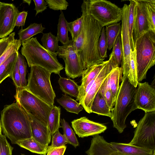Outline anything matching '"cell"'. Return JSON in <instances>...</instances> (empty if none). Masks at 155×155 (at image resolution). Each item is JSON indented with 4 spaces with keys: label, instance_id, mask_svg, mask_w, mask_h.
Wrapping results in <instances>:
<instances>
[{
    "label": "cell",
    "instance_id": "44",
    "mask_svg": "<svg viewBox=\"0 0 155 155\" xmlns=\"http://www.w3.org/2000/svg\"><path fill=\"white\" fill-rule=\"evenodd\" d=\"M15 32L10 34L8 36L0 39V57L6 50L9 45L15 39Z\"/></svg>",
    "mask_w": 155,
    "mask_h": 155
},
{
    "label": "cell",
    "instance_id": "22",
    "mask_svg": "<svg viewBox=\"0 0 155 155\" xmlns=\"http://www.w3.org/2000/svg\"><path fill=\"white\" fill-rule=\"evenodd\" d=\"M91 110V113L110 118L111 117V111L102 95L98 92L93 99Z\"/></svg>",
    "mask_w": 155,
    "mask_h": 155
},
{
    "label": "cell",
    "instance_id": "12",
    "mask_svg": "<svg viewBox=\"0 0 155 155\" xmlns=\"http://www.w3.org/2000/svg\"><path fill=\"white\" fill-rule=\"evenodd\" d=\"M122 9L121 28L120 34L123 54L121 67L123 76L127 77L128 72L129 57L131 50L128 25V5L124 4Z\"/></svg>",
    "mask_w": 155,
    "mask_h": 155
},
{
    "label": "cell",
    "instance_id": "40",
    "mask_svg": "<svg viewBox=\"0 0 155 155\" xmlns=\"http://www.w3.org/2000/svg\"><path fill=\"white\" fill-rule=\"evenodd\" d=\"M98 48L100 57L104 60L107 57V49L105 27L102 28L98 42Z\"/></svg>",
    "mask_w": 155,
    "mask_h": 155
},
{
    "label": "cell",
    "instance_id": "15",
    "mask_svg": "<svg viewBox=\"0 0 155 155\" xmlns=\"http://www.w3.org/2000/svg\"><path fill=\"white\" fill-rule=\"evenodd\" d=\"M72 127L79 137L93 136L104 132L107 129L105 125L83 117L71 122Z\"/></svg>",
    "mask_w": 155,
    "mask_h": 155
},
{
    "label": "cell",
    "instance_id": "37",
    "mask_svg": "<svg viewBox=\"0 0 155 155\" xmlns=\"http://www.w3.org/2000/svg\"><path fill=\"white\" fill-rule=\"evenodd\" d=\"M120 34L118 36L116 40L111 53L113 55L114 60L117 67H119L120 65L121 64L123 54Z\"/></svg>",
    "mask_w": 155,
    "mask_h": 155
},
{
    "label": "cell",
    "instance_id": "33",
    "mask_svg": "<svg viewBox=\"0 0 155 155\" xmlns=\"http://www.w3.org/2000/svg\"><path fill=\"white\" fill-rule=\"evenodd\" d=\"M60 123L63 129V134L67 140L68 143L76 148L79 145V143L72 129L64 119H61Z\"/></svg>",
    "mask_w": 155,
    "mask_h": 155
},
{
    "label": "cell",
    "instance_id": "43",
    "mask_svg": "<svg viewBox=\"0 0 155 155\" xmlns=\"http://www.w3.org/2000/svg\"><path fill=\"white\" fill-rule=\"evenodd\" d=\"M13 149L7 141L6 137L0 134V155H12Z\"/></svg>",
    "mask_w": 155,
    "mask_h": 155
},
{
    "label": "cell",
    "instance_id": "19",
    "mask_svg": "<svg viewBox=\"0 0 155 155\" xmlns=\"http://www.w3.org/2000/svg\"><path fill=\"white\" fill-rule=\"evenodd\" d=\"M108 61L93 65L84 70L82 75L81 84L79 86V94L76 101L81 102L84 96V91L87 86L98 74L101 71L107 63Z\"/></svg>",
    "mask_w": 155,
    "mask_h": 155
},
{
    "label": "cell",
    "instance_id": "47",
    "mask_svg": "<svg viewBox=\"0 0 155 155\" xmlns=\"http://www.w3.org/2000/svg\"><path fill=\"white\" fill-rule=\"evenodd\" d=\"M27 15V12L23 11L19 12L16 18L15 27L24 26Z\"/></svg>",
    "mask_w": 155,
    "mask_h": 155
},
{
    "label": "cell",
    "instance_id": "8",
    "mask_svg": "<svg viewBox=\"0 0 155 155\" xmlns=\"http://www.w3.org/2000/svg\"><path fill=\"white\" fill-rule=\"evenodd\" d=\"M89 13L102 27L120 22L122 9L115 4L105 0H84Z\"/></svg>",
    "mask_w": 155,
    "mask_h": 155
},
{
    "label": "cell",
    "instance_id": "13",
    "mask_svg": "<svg viewBox=\"0 0 155 155\" xmlns=\"http://www.w3.org/2000/svg\"><path fill=\"white\" fill-rule=\"evenodd\" d=\"M135 95V103L137 109L145 113L155 111L154 87L147 82H138Z\"/></svg>",
    "mask_w": 155,
    "mask_h": 155
},
{
    "label": "cell",
    "instance_id": "27",
    "mask_svg": "<svg viewBox=\"0 0 155 155\" xmlns=\"http://www.w3.org/2000/svg\"><path fill=\"white\" fill-rule=\"evenodd\" d=\"M68 22L66 19L64 13L62 12L59 15L57 26V37L63 45L68 44L70 41L68 37Z\"/></svg>",
    "mask_w": 155,
    "mask_h": 155
},
{
    "label": "cell",
    "instance_id": "7",
    "mask_svg": "<svg viewBox=\"0 0 155 155\" xmlns=\"http://www.w3.org/2000/svg\"><path fill=\"white\" fill-rule=\"evenodd\" d=\"M15 97L17 102L26 111L47 127L48 117L52 106L25 88L16 89Z\"/></svg>",
    "mask_w": 155,
    "mask_h": 155
},
{
    "label": "cell",
    "instance_id": "36",
    "mask_svg": "<svg viewBox=\"0 0 155 155\" xmlns=\"http://www.w3.org/2000/svg\"><path fill=\"white\" fill-rule=\"evenodd\" d=\"M129 16L128 25L129 37L131 49L133 51L134 50V45L132 37V31L134 25V10L135 2L134 0H129Z\"/></svg>",
    "mask_w": 155,
    "mask_h": 155
},
{
    "label": "cell",
    "instance_id": "9",
    "mask_svg": "<svg viewBox=\"0 0 155 155\" xmlns=\"http://www.w3.org/2000/svg\"><path fill=\"white\" fill-rule=\"evenodd\" d=\"M129 144L155 150V111L145 113L139 121Z\"/></svg>",
    "mask_w": 155,
    "mask_h": 155
},
{
    "label": "cell",
    "instance_id": "21",
    "mask_svg": "<svg viewBox=\"0 0 155 155\" xmlns=\"http://www.w3.org/2000/svg\"><path fill=\"white\" fill-rule=\"evenodd\" d=\"M110 143L123 155H152L155 151L129 143Z\"/></svg>",
    "mask_w": 155,
    "mask_h": 155
},
{
    "label": "cell",
    "instance_id": "29",
    "mask_svg": "<svg viewBox=\"0 0 155 155\" xmlns=\"http://www.w3.org/2000/svg\"><path fill=\"white\" fill-rule=\"evenodd\" d=\"M61 109L59 107L54 106L52 107L48 117L47 127L51 135L61 127L60 125Z\"/></svg>",
    "mask_w": 155,
    "mask_h": 155
},
{
    "label": "cell",
    "instance_id": "50",
    "mask_svg": "<svg viewBox=\"0 0 155 155\" xmlns=\"http://www.w3.org/2000/svg\"><path fill=\"white\" fill-rule=\"evenodd\" d=\"M2 129L0 121V134H2Z\"/></svg>",
    "mask_w": 155,
    "mask_h": 155
},
{
    "label": "cell",
    "instance_id": "30",
    "mask_svg": "<svg viewBox=\"0 0 155 155\" xmlns=\"http://www.w3.org/2000/svg\"><path fill=\"white\" fill-rule=\"evenodd\" d=\"M107 49L112 48L118 36L120 34L121 23H118L105 27Z\"/></svg>",
    "mask_w": 155,
    "mask_h": 155
},
{
    "label": "cell",
    "instance_id": "17",
    "mask_svg": "<svg viewBox=\"0 0 155 155\" xmlns=\"http://www.w3.org/2000/svg\"><path fill=\"white\" fill-rule=\"evenodd\" d=\"M87 155H123L99 134L93 136Z\"/></svg>",
    "mask_w": 155,
    "mask_h": 155
},
{
    "label": "cell",
    "instance_id": "48",
    "mask_svg": "<svg viewBox=\"0 0 155 155\" xmlns=\"http://www.w3.org/2000/svg\"><path fill=\"white\" fill-rule=\"evenodd\" d=\"M66 147L65 145L52 148L48 151L47 155H64Z\"/></svg>",
    "mask_w": 155,
    "mask_h": 155
},
{
    "label": "cell",
    "instance_id": "32",
    "mask_svg": "<svg viewBox=\"0 0 155 155\" xmlns=\"http://www.w3.org/2000/svg\"><path fill=\"white\" fill-rule=\"evenodd\" d=\"M146 15L150 30L155 32V0H144Z\"/></svg>",
    "mask_w": 155,
    "mask_h": 155
},
{
    "label": "cell",
    "instance_id": "6",
    "mask_svg": "<svg viewBox=\"0 0 155 155\" xmlns=\"http://www.w3.org/2000/svg\"><path fill=\"white\" fill-rule=\"evenodd\" d=\"M28 83L25 88L53 107L56 95L50 81L51 73L37 66L31 67Z\"/></svg>",
    "mask_w": 155,
    "mask_h": 155
},
{
    "label": "cell",
    "instance_id": "1",
    "mask_svg": "<svg viewBox=\"0 0 155 155\" xmlns=\"http://www.w3.org/2000/svg\"><path fill=\"white\" fill-rule=\"evenodd\" d=\"M83 26L81 33L73 42L75 48L84 70L90 66L102 63L98 42L102 27L88 12L84 0L81 5Z\"/></svg>",
    "mask_w": 155,
    "mask_h": 155
},
{
    "label": "cell",
    "instance_id": "38",
    "mask_svg": "<svg viewBox=\"0 0 155 155\" xmlns=\"http://www.w3.org/2000/svg\"><path fill=\"white\" fill-rule=\"evenodd\" d=\"M21 43L19 39H15L10 44L6 50L0 57V65L11 55L14 53L18 52Z\"/></svg>",
    "mask_w": 155,
    "mask_h": 155
},
{
    "label": "cell",
    "instance_id": "31",
    "mask_svg": "<svg viewBox=\"0 0 155 155\" xmlns=\"http://www.w3.org/2000/svg\"><path fill=\"white\" fill-rule=\"evenodd\" d=\"M41 40L42 46L46 50L54 53L58 51L59 40L51 32L43 33Z\"/></svg>",
    "mask_w": 155,
    "mask_h": 155
},
{
    "label": "cell",
    "instance_id": "41",
    "mask_svg": "<svg viewBox=\"0 0 155 155\" xmlns=\"http://www.w3.org/2000/svg\"><path fill=\"white\" fill-rule=\"evenodd\" d=\"M98 92L101 94L111 111L114 107L116 100L111 91L107 88L100 87Z\"/></svg>",
    "mask_w": 155,
    "mask_h": 155
},
{
    "label": "cell",
    "instance_id": "10",
    "mask_svg": "<svg viewBox=\"0 0 155 155\" xmlns=\"http://www.w3.org/2000/svg\"><path fill=\"white\" fill-rule=\"evenodd\" d=\"M59 58L65 62V71L68 77L74 79L82 75L84 69L76 51L73 42L59 46L56 52Z\"/></svg>",
    "mask_w": 155,
    "mask_h": 155
},
{
    "label": "cell",
    "instance_id": "2",
    "mask_svg": "<svg viewBox=\"0 0 155 155\" xmlns=\"http://www.w3.org/2000/svg\"><path fill=\"white\" fill-rule=\"evenodd\" d=\"M0 121L5 136L12 144L32 137L29 115L16 102L4 107Z\"/></svg>",
    "mask_w": 155,
    "mask_h": 155
},
{
    "label": "cell",
    "instance_id": "18",
    "mask_svg": "<svg viewBox=\"0 0 155 155\" xmlns=\"http://www.w3.org/2000/svg\"><path fill=\"white\" fill-rule=\"evenodd\" d=\"M28 114L30 120L32 137L41 144L48 146L52 135L47 127L32 115Z\"/></svg>",
    "mask_w": 155,
    "mask_h": 155
},
{
    "label": "cell",
    "instance_id": "45",
    "mask_svg": "<svg viewBox=\"0 0 155 155\" xmlns=\"http://www.w3.org/2000/svg\"><path fill=\"white\" fill-rule=\"evenodd\" d=\"M10 77L12 79L16 89L22 88L21 77L18 70L17 59Z\"/></svg>",
    "mask_w": 155,
    "mask_h": 155
},
{
    "label": "cell",
    "instance_id": "51",
    "mask_svg": "<svg viewBox=\"0 0 155 155\" xmlns=\"http://www.w3.org/2000/svg\"><path fill=\"white\" fill-rule=\"evenodd\" d=\"M21 155H25V154H22H22L21 153Z\"/></svg>",
    "mask_w": 155,
    "mask_h": 155
},
{
    "label": "cell",
    "instance_id": "25",
    "mask_svg": "<svg viewBox=\"0 0 155 155\" xmlns=\"http://www.w3.org/2000/svg\"><path fill=\"white\" fill-rule=\"evenodd\" d=\"M57 102L69 112L78 114L83 109L82 106L77 101L67 94L62 95L56 99Z\"/></svg>",
    "mask_w": 155,
    "mask_h": 155
},
{
    "label": "cell",
    "instance_id": "39",
    "mask_svg": "<svg viewBox=\"0 0 155 155\" xmlns=\"http://www.w3.org/2000/svg\"><path fill=\"white\" fill-rule=\"evenodd\" d=\"M51 144L48 147V151L52 148L65 146L68 143L67 140L63 134H62L59 130L57 131L52 135Z\"/></svg>",
    "mask_w": 155,
    "mask_h": 155
},
{
    "label": "cell",
    "instance_id": "5",
    "mask_svg": "<svg viewBox=\"0 0 155 155\" xmlns=\"http://www.w3.org/2000/svg\"><path fill=\"white\" fill-rule=\"evenodd\" d=\"M134 49L137 80L140 82L146 78L148 71L155 64V32H147L136 41Z\"/></svg>",
    "mask_w": 155,
    "mask_h": 155
},
{
    "label": "cell",
    "instance_id": "46",
    "mask_svg": "<svg viewBox=\"0 0 155 155\" xmlns=\"http://www.w3.org/2000/svg\"><path fill=\"white\" fill-rule=\"evenodd\" d=\"M35 7L34 10L36 11L35 16L38 13H42L47 9L48 6L47 2L44 0H33Z\"/></svg>",
    "mask_w": 155,
    "mask_h": 155
},
{
    "label": "cell",
    "instance_id": "4",
    "mask_svg": "<svg viewBox=\"0 0 155 155\" xmlns=\"http://www.w3.org/2000/svg\"><path fill=\"white\" fill-rule=\"evenodd\" d=\"M136 90V87L126 77L123 76L114 107L111 110L110 118L113 127L120 133H122L127 127L125 122L127 117L132 111L137 109L134 100Z\"/></svg>",
    "mask_w": 155,
    "mask_h": 155
},
{
    "label": "cell",
    "instance_id": "16",
    "mask_svg": "<svg viewBox=\"0 0 155 155\" xmlns=\"http://www.w3.org/2000/svg\"><path fill=\"white\" fill-rule=\"evenodd\" d=\"M134 1L135 6L132 37L135 47L136 41L150 30L146 15L144 0H134Z\"/></svg>",
    "mask_w": 155,
    "mask_h": 155
},
{
    "label": "cell",
    "instance_id": "14",
    "mask_svg": "<svg viewBox=\"0 0 155 155\" xmlns=\"http://www.w3.org/2000/svg\"><path fill=\"white\" fill-rule=\"evenodd\" d=\"M19 12L14 4L0 1V38L6 37L13 31Z\"/></svg>",
    "mask_w": 155,
    "mask_h": 155
},
{
    "label": "cell",
    "instance_id": "28",
    "mask_svg": "<svg viewBox=\"0 0 155 155\" xmlns=\"http://www.w3.org/2000/svg\"><path fill=\"white\" fill-rule=\"evenodd\" d=\"M45 28L41 23H31L27 28L24 29L22 28L19 31L18 33L19 39L22 43L36 35L43 33Z\"/></svg>",
    "mask_w": 155,
    "mask_h": 155
},
{
    "label": "cell",
    "instance_id": "34",
    "mask_svg": "<svg viewBox=\"0 0 155 155\" xmlns=\"http://www.w3.org/2000/svg\"><path fill=\"white\" fill-rule=\"evenodd\" d=\"M83 16L81 17L75 21L68 22L69 31L70 33L72 38L71 40L74 42L80 34L83 26Z\"/></svg>",
    "mask_w": 155,
    "mask_h": 155
},
{
    "label": "cell",
    "instance_id": "24",
    "mask_svg": "<svg viewBox=\"0 0 155 155\" xmlns=\"http://www.w3.org/2000/svg\"><path fill=\"white\" fill-rule=\"evenodd\" d=\"M58 83L61 91L65 94L75 97L77 99L79 94V86L74 81L60 77Z\"/></svg>",
    "mask_w": 155,
    "mask_h": 155
},
{
    "label": "cell",
    "instance_id": "20",
    "mask_svg": "<svg viewBox=\"0 0 155 155\" xmlns=\"http://www.w3.org/2000/svg\"><path fill=\"white\" fill-rule=\"evenodd\" d=\"M122 74L121 67L113 69L101 87L110 89L115 100L120 87V83L122 81Z\"/></svg>",
    "mask_w": 155,
    "mask_h": 155
},
{
    "label": "cell",
    "instance_id": "23",
    "mask_svg": "<svg viewBox=\"0 0 155 155\" xmlns=\"http://www.w3.org/2000/svg\"><path fill=\"white\" fill-rule=\"evenodd\" d=\"M16 144L33 153L46 155L48 152V146L41 144L32 137L18 141Z\"/></svg>",
    "mask_w": 155,
    "mask_h": 155
},
{
    "label": "cell",
    "instance_id": "42",
    "mask_svg": "<svg viewBox=\"0 0 155 155\" xmlns=\"http://www.w3.org/2000/svg\"><path fill=\"white\" fill-rule=\"evenodd\" d=\"M49 8L54 10H65L68 3L65 0H45Z\"/></svg>",
    "mask_w": 155,
    "mask_h": 155
},
{
    "label": "cell",
    "instance_id": "3",
    "mask_svg": "<svg viewBox=\"0 0 155 155\" xmlns=\"http://www.w3.org/2000/svg\"><path fill=\"white\" fill-rule=\"evenodd\" d=\"M21 52L25 58L29 67L37 66L51 72L60 74L64 68L57 58L56 52L44 48L36 37H32L21 43Z\"/></svg>",
    "mask_w": 155,
    "mask_h": 155
},
{
    "label": "cell",
    "instance_id": "49",
    "mask_svg": "<svg viewBox=\"0 0 155 155\" xmlns=\"http://www.w3.org/2000/svg\"><path fill=\"white\" fill-rule=\"evenodd\" d=\"M31 0H24L23 1V3H27L28 5H30L31 3Z\"/></svg>",
    "mask_w": 155,
    "mask_h": 155
},
{
    "label": "cell",
    "instance_id": "11",
    "mask_svg": "<svg viewBox=\"0 0 155 155\" xmlns=\"http://www.w3.org/2000/svg\"><path fill=\"white\" fill-rule=\"evenodd\" d=\"M108 61L107 63L93 79L91 87L82 101L79 103L89 114L91 113V107L92 102L102 84L112 69L117 67L111 54Z\"/></svg>",
    "mask_w": 155,
    "mask_h": 155
},
{
    "label": "cell",
    "instance_id": "35",
    "mask_svg": "<svg viewBox=\"0 0 155 155\" xmlns=\"http://www.w3.org/2000/svg\"><path fill=\"white\" fill-rule=\"evenodd\" d=\"M17 61L19 71L21 77V86L22 88H25L27 84L26 76L28 64L24 57L19 52L18 53Z\"/></svg>",
    "mask_w": 155,
    "mask_h": 155
},
{
    "label": "cell",
    "instance_id": "26",
    "mask_svg": "<svg viewBox=\"0 0 155 155\" xmlns=\"http://www.w3.org/2000/svg\"><path fill=\"white\" fill-rule=\"evenodd\" d=\"M11 55L0 65V84L8 77H11L17 61L18 53Z\"/></svg>",
    "mask_w": 155,
    "mask_h": 155
}]
</instances>
